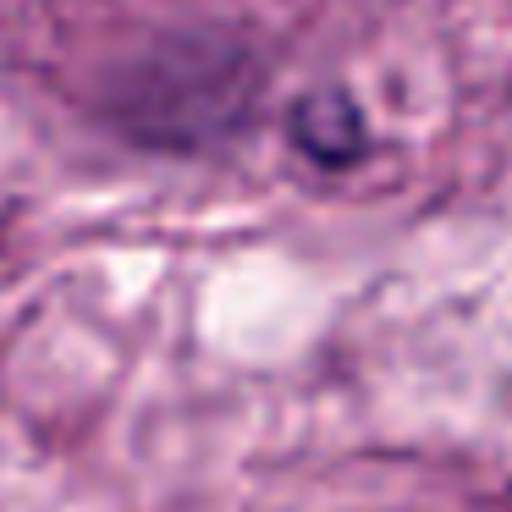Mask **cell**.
<instances>
[{
  "label": "cell",
  "mask_w": 512,
  "mask_h": 512,
  "mask_svg": "<svg viewBox=\"0 0 512 512\" xmlns=\"http://www.w3.org/2000/svg\"><path fill=\"white\" fill-rule=\"evenodd\" d=\"M265 61L237 34H171L127 61L105 94L116 133L160 155H193L237 138L259 111Z\"/></svg>",
  "instance_id": "6da1fadb"
},
{
  "label": "cell",
  "mask_w": 512,
  "mask_h": 512,
  "mask_svg": "<svg viewBox=\"0 0 512 512\" xmlns=\"http://www.w3.org/2000/svg\"><path fill=\"white\" fill-rule=\"evenodd\" d=\"M287 149L320 177H347L369 160V116L342 83L331 89H303L281 111Z\"/></svg>",
  "instance_id": "7a4b0ae2"
}]
</instances>
